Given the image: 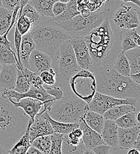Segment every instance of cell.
Masks as SVG:
<instances>
[{
    "instance_id": "cell-4",
    "label": "cell",
    "mask_w": 140,
    "mask_h": 154,
    "mask_svg": "<svg viewBox=\"0 0 140 154\" xmlns=\"http://www.w3.org/2000/svg\"><path fill=\"white\" fill-rule=\"evenodd\" d=\"M93 63L100 65L108 58L114 42V36L109 21L106 19L98 27L83 37Z\"/></svg>"
},
{
    "instance_id": "cell-53",
    "label": "cell",
    "mask_w": 140,
    "mask_h": 154,
    "mask_svg": "<svg viewBox=\"0 0 140 154\" xmlns=\"http://www.w3.org/2000/svg\"><path fill=\"white\" fill-rule=\"evenodd\" d=\"M8 154V153H7V151H6L4 149V148L2 147V146L0 143V154Z\"/></svg>"
},
{
    "instance_id": "cell-33",
    "label": "cell",
    "mask_w": 140,
    "mask_h": 154,
    "mask_svg": "<svg viewBox=\"0 0 140 154\" xmlns=\"http://www.w3.org/2000/svg\"><path fill=\"white\" fill-rule=\"evenodd\" d=\"M118 127L121 128H130L140 125L136 120L135 112H130L115 120Z\"/></svg>"
},
{
    "instance_id": "cell-7",
    "label": "cell",
    "mask_w": 140,
    "mask_h": 154,
    "mask_svg": "<svg viewBox=\"0 0 140 154\" xmlns=\"http://www.w3.org/2000/svg\"><path fill=\"white\" fill-rule=\"evenodd\" d=\"M55 54L57 55V62L52 68L56 76L61 79L69 81L82 69L77 63L73 49L69 40L60 45Z\"/></svg>"
},
{
    "instance_id": "cell-38",
    "label": "cell",
    "mask_w": 140,
    "mask_h": 154,
    "mask_svg": "<svg viewBox=\"0 0 140 154\" xmlns=\"http://www.w3.org/2000/svg\"><path fill=\"white\" fill-rule=\"evenodd\" d=\"M63 135L59 133H53L50 135L51 148L49 154H61V145Z\"/></svg>"
},
{
    "instance_id": "cell-2",
    "label": "cell",
    "mask_w": 140,
    "mask_h": 154,
    "mask_svg": "<svg viewBox=\"0 0 140 154\" xmlns=\"http://www.w3.org/2000/svg\"><path fill=\"white\" fill-rule=\"evenodd\" d=\"M94 74L96 92L118 98H139L140 83L133 81L129 76L120 75L113 66H102L96 69Z\"/></svg>"
},
{
    "instance_id": "cell-57",
    "label": "cell",
    "mask_w": 140,
    "mask_h": 154,
    "mask_svg": "<svg viewBox=\"0 0 140 154\" xmlns=\"http://www.w3.org/2000/svg\"><path fill=\"white\" fill-rule=\"evenodd\" d=\"M1 68H2V65L0 64V72H1Z\"/></svg>"
},
{
    "instance_id": "cell-12",
    "label": "cell",
    "mask_w": 140,
    "mask_h": 154,
    "mask_svg": "<svg viewBox=\"0 0 140 154\" xmlns=\"http://www.w3.org/2000/svg\"><path fill=\"white\" fill-rule=\"evenodd\" d=\"M0 96L5 98H15L16 102H18L20 99L25 97L35 98L43 103L55 100L53 97L47 93L44 88L42 90H39L32 85H31L29 90L24 93H19L14 90L2 89Z\"/></svg>"
},
{
    "instance_id": "cell-30",
    "label": "cell",
    "mask_w": 140,
    "mask_h": 154,
    "mask_svg": "<svg viewBox=\"0 0 140 154\" xmlns=\"http://www.w3.org/2000/svg\"><path fill=\"white\" fill-rule=\"evenodd\" d=\"M114 69L120 75L128 77L130 75V66L124 53L121 52L113 66Z\"/></svg>"
},
{
    "instance_id": "cell-18",
    "label": "cell",
    "mask_w": 140,
    "mask_h": 154,
    "mask_svg": "<svg viewBox=\"0 0 140 154\" xmlns=\"http://www.w3.org/2000/svg\"><path fill=\"white\" fill-rule=\"evenodd\" d=\"M8 99L15 107L21 108L30 118L32 119H34L35 116L41 111V109L43 107V102L31 97L23 98L18 102L13 101L12 98Z\"/></svg>"
},
{
    "instance_id": "cell-8",
    "label": "cell",
    "mask_w": 140,
    "mask_h": 154,
    "mask_svg": "<svg viewBox=\"0 0 140 154\" xmlns=\"http://www.w3.org/2000/svg\"><path fill=\"white\" fill-rule=\"evenodd\" d=\"M69 81L75 96L88 104L96 93V81L94 73L86 69H81Z\"/></svg>"
},
{
    "instance_id": "cell-24",
    "label": "cell",
    "mask_w": 140,
    "mask_h": 154,
    "mask_svg": "<svg viewBox=\"0 0 140 154\" xmlns=\"http://www.w3.org/2000/svg\"><path fill=\"white\" fill-rule=\"evenodd\" d=\"M83 119L90 128L101 134L105 120L103 116L95 112L87 110L83 116Z\"/></svg>"
},
{
    "instance_id": "cell-5",
    "label": "cell",
    "mask_w": 140,
    "mask_h": 154,
    "mask_svg": "<svg viewBox=\"0 0 140 154\" xmlns=\"http://www.w3.org/2000/svg\"><path fill=\"white\" fill-rule=\"evenodd\" d=\"M87 110L88 103L77 96H70L56 100L47 113L59 122L79 123Z\"/></svg>"
},
{
    "instance_id": "cell-25",
    "label": "cell",
    "mask_w": 140,
    "mask_h": 154,
    "mask_svg": "<svg viewBox=\"0 0 140 154\" xmlns=\"http://www.w3.org/2000/svg\"><path fill=\"white\" fill-rule=\"evenodd\" d=\"M58 0H31L29 4L37 11L42 17L53 18L54 15L52 11L54 3Z\"/></svg>"
},
{
    "instance_id": "cell-3",
    "label": "cell",
    "mask_w": 140,
    "mask_h": 154,
    "mask_svg": "<svg viewBox=\"0 0 140 154\" xmlns=\"http://www.w3.org/2000/svg\"><path fill=\"white\" fill-rule=\"evenodd\" d=\"M35 49L45 53L53 57L60 45L68 40L69 37L58 26L53 19H43L30 30Z\"/></svg>"
},
{
    "instance_id": "cell-32",
    "label": "cell",
    "mask_w": 140,
    "mask_h": 154,
    "mask_svg": "<svg viewBox=\"0 0 140 154\" xmlns=\"http://www.w3.org/2000/svg\"><path fill=\"white\" fill-rule=\"evenodd\" d=\"M21 15L25 16L31 21L32 27L38 24L42 19V16L29 3H28L24 6L21 13L18 16V17Z\"/></svg>"
},
{
    "instance_id": "cell-21",
    "label": "cell",
    "mask_w": 140,
    "mask_h": 154,
    "mask_svg": "<svg viewBox=\"0 0 140 154\" xmlns=\"http://www.w3.org/2000/svg\"><path fill=\"white\" fill-rule=\"evenodd\" d=\"M34 119H29V123L23 135L20 137L16 143L8 151L10 154H26L29 148L31 146L29 138V129Z\"/></svg>"
},
{
    "instance_id": "cell-39",
    "label": "cell",
    "mask_w": 140,
    "mask_h": 154,
    "mask_svg": "<svg viewBox=\"0 0 140 154\" xmlns=\"http://www.w3.org/2000/svg\"><path fill=\"white\" fill-rule=\"evenodd\" d=\"M15 24L21 36L29 32L32 27L31 21L23 15L18 17Z\"/></svg>"
},
{
    "instance_id": "cell-48",
    "label": "cell",
    "mask_w": 140,
    "mask_h": 154,
    "mask_svg": "<svg viewBox=\"0 0 140 154\" xmlns=\"http://www.w3.org/2000/svg\"><path fill=\"white\" fill-rule=\"evenodd\" d=\"M26 154H43L42 152L40 151L39 149L36 148L33 146H31L29 149H28Z\"/></svg>"
},
{
    "instance_id": "cell-31",
    "label": "cell",
    "mask_w": 140,
    "mask_h": 154,
    "mask_svg": "<svg viewBox=\"0 0 140 154\" xmlns=\"http://www.w3.org/2000/svg\"><path fill=\"white\" fill-rule=\"evenodd\" d=\"M61 154H93L92 150L86 149L82 139L78 146H72L66 143L63 139L61 145Z\"/></svg>"
},
{
    "instance_id": "cell-19",
    "label": "cell",
    "mask_w": 140,
    "mask_h": 154,
    "mask_svg": "<svg viewBox=\"0 0 140 154\" xmlns=\"http://www.w3.org/2000/svg\"><path fill=\"white\" fill-rule=\"evenodd\" d=\"M118 128L115 121L109 119L104 120L103 129L100 135L104 143L112 148H116L118 146Z\"/></svg>"
},
{
    "instance_id": "cell-28",
    "label": "cell",
    "mask_w": 140,
    "mask_h": 154,
    "mask_svg": "<svg viewBox=\"0 0 140 154\" xmlns=\"http://www.w3.org/2000/svg\"><path fill=\"white\" fill-rule=\"evenodd\" d=\"M13 11L3 7H0V35H8L10 30Z\"/></svg>"
},
{
    "instance_id": "cell-10",
    "label": "cell",
    "mask_w": 140,
    "mask_h": 154,
    "mask_svg": "<svg viewBox=\"0 0 140 154\" xmlns=\"http://www.w3.org/2000/svg\"><path fill=\"white\" fill-rule=\"evenodd\" d=\"M112 20L115 27L120 30L135 29L139 26L138 12L131 6H121L114 13Z\"/></svg>"
},
{
    "instance_id": "cell-1",
    "label": "cell",
    "mask_w": 140,
    "mask_h": 154,
    "mask_svg": "<svg viewBox=\"0 0 140 154\" xmlns=\"http://www.w3.org/2000/svg\"><path fill=\"white\" fill-rule=\"evenodd\" d=\"M29 119L21 108L0 96V143L7 153L24 134Z\"/></svg>"
},
{
    "instance_id": "cell-44",
    "label": "cell",
    "mask_w": 140,
    "mask_h": 154,
    "mask_svg": "<svg viewBox=\"0 0 140 154\" xmlns=\"http://www.w3.org/2000/svg\"><path fill=\"white\" fill-rule=\"evenodd\" d=\"M112 147L106 144H100L93 147L91 150L93 154H108L110 152Z\"/></svg>"
},
{
    "instance_id": "cell-56",
    "label": "cell",
    "mask_w": 140,
    "mask_h": 154,
    "mask_svg": "<svg viewBox=\"0 0 140 154\" xmlns=\"http://www.w3.org/2000/svg\"><path fill=\"white\" fill-rule=\"evenodd\" d=\"M2 7V0H0V7Z\"/></svg>"
},
{
    "instance_id": "cell-15",
    "label": "cell",
    "mask_w": 140,
    "mask_h": 154,
    "mask_svg": "<svg viewBox=\"0 0 140 154\" xmlns=\"http://www.w3.org/2000/svg\"><path fill=\"white\" fill-rule=\"evenodd\" d=\"M140 125L130 128H118V146L122 149H129L133 145L138 137L140 136Z\"/></svg>"
},
{
    "instance_id": "cell-45",
    "label": "cell",
    "mask_w": 140,
    "mask_h": 154,
    "mask_svg": "<svg viewBox=\"0 0 140 154\" xmlns=\"http://www.w3.org/2000/svg\"><path fill=\"white\" fill-rule=\"evenodd\" d=\"M66 5L67 3H63L59 1H57L54 3L52 7V11L54 15V17L60 15L64 11L66 7Z\"/></svg>"
},
{
    "instance_id": "cell-11",
    "label": "cell",
    "mask_w": 140,
    "mask_h": 154,
    "mask_svg": "<svg viewBox=\"0 0 140 154\" xmlns=\"http://www.w3.org/2000/svg\"><path fill=\"white\" fill-rule=\"evenodd\" d=\"M68 40L73 49L78 65L82 69H88L93 63L84 39L80 37H70Z\"/></svg>"
},
{
    "instance_id": "cell-26",
    "label": "cell",
    "mask_w": 140,
    "mask_h": 154,
    "mask_svg": "<svg viewBox=\"0 0 140 154\" xmlns=\"http://www.w3.org/2000/svg\"><path fill=\"white\" fill-rule=\"evenodd\" d=\"M128 59L130 66V74L140 73V46L123 52Z\"/></svg>"
},
{
    "instance_id": "cell-22",
    "label": "cell",
    "mask_w": 140,
    "mask_h": 154,
    "mask_svg": "<svg viewBox=\"0 0 140 154\" xmlns=\"http://www.w3.org/2000/svg\"><path fill=\"white\" fill-rule=\"evenodd\" d=\"M44 117L50 123L54 133H59L63 135L69 134L72 130L79 128V123H65L59 122L53 119L47 113V111L43 113Z\"/></svg>"
},
{
    "instance_id": "cell-14",
    "label": "cell",
    "mask_w": 140,
    "mask_h": 154,
    "mask_svg": "<svg viewBox=\"0 0 140 154\" xmlns=\"http://www.w3.org/2000/svg\"><path fill=\"white\" fill-rule=\"evenodd\" d=\"M54 133L50 123L44 117L43 113H38L34 117V120L29 129V138L31 143L33 140L41 136L50 135Z\"/></svg>"
},
{
    "instance_id": "cell-54",
    "label": "cell",
    "mask_w": 140,
    "mask_h": 154,
    "mask_svg": "<svg viewBox=\"0 0 140 154\" xmlns=\"http://www.w3.org/2000/svg\"><path fill=\"white\" fill-rule=\"evenodd\" d=\"M140 112H138V114H137V117H136V120H137V122H138V123H140Z\"/></svg>"
},
{
    "instance_id": "cell-35",
    "label": "cell",
    "mask_w": 140,
    "mask_h": 154,
    "mask_svg": "<svg viewBox=\"0 0 140 154\" xmlns=\"http://www.w3.org/2000/svg\"><path fill=\"white\" fill-rule=\"evenodd\" d=\"M123 4L124 3L121 0H107L101 12L104 13L106 19H112L114 13L123 5Z\"/></svg>"
},
{
    "instance_id": "cell-13",
    "label": "cell",
    "mask_w": 140,
    "mask_h": 154,
    "mask_svg": "<svg viewBox=\"0 0 140 154\" xmlns=\"http://www.w3.org/2000/svg\"><path fill=\"white\" fill-rule=\"evenodd\" d=\"M51 66V57L37 49H34L32 52L29 58L27 67L29 70L40 75L42 72L49 70Z\"/></svg>"
},
{
    "instance_id": "cell-42",
    "label": "cell",
    "mask_w": 140,
    "mask_h": 154,
    "mask_svg": "<svg viewBox=\"0 0 140 154\" xmlns=\"http://www.w3.org/2000/svg\"><path fill=\"white\" fill-rule=\"evenodd\" d=\"M120 40L122 41V52H125L129 49L135 48L138 47V46L137 44L134 42V40L132 38L125 36H120Z\"/></svg>"
},
{
    "instance_id": "cell-29",
    "label": "cell",
    "mask_w": 140,
    "mask_h": 154,
    "mask_svg": "<svg viewBox=\"0 0 140 154\" xmlns=\"http://www.w3.org/2000/svg\"><path fill=\"white\" fill-rule=\"evenodd\" d=\"M0 64H16L19 66V62L16 53L13 49H9L5 46L0 45Z\"/></svg>"
},
{
    "instance_id": "cell-43",
    "label": "cell",
    "mask_w": 140,
    "mask_h": 154,
    "mask_svg": "<svg viewBox=\"0 0 140 154\" xmlns=\"http://www.w3.org/2000/svg\"><path fill=\"white\" fill-rule=\"evenodd\" d=\"M120 36H125L129 37L134 40V42L137 44L138 46H140V36L137 33L135 29H131L127 30H121Z\"/></svg>"
},
{
    "instance_id": "cell-27",
    "label": "cell",
    "mask_w": 140,
    "mask_h": 154,
    "mask_svg": "<svg viewBox=\"0 0 140 154\" xmlns=\"http://www.w3.org/2000/svg\"><path fill=\"white\" fill-rule=\"evenodd\" d=\"M80 14V12L77 8V0H70L67 3L64 11L60 15L55 16L52 19L54 22H63Z\"/></svg>"
},
{
    "instance_id": "cell-41",
    "label": "cell",
    "mask_w": 140,
    "mask_h": 154,
    "mask_svg": "<svg viewBox=\"0 0 140 154\" xmlns=\"http://www.w3.org/2000/svg\"><path fill=\"white\" fill-rule=\"evenodd\" d=\"M43 87L46 90L47 93L53 97L56 100H59L63 97V92L59 87H52L50 85L44 84Z\"/></svg>"
},
{
    "instance_id": "cell-51",
    "label": "cell",
    "mask_w": 140,
    "mask_h": 154,
    "mask_svg": "<svg viewBox=\"0 0 140 154\" xmlns=\"http://www.w3.org/2000/svg\"><path fill=\"white\" fill-rule=\"evenodd\" d=\"M123 3L125 2H130L132 3L135 4V5H137L138 7H140V0H121Z\"/></svg>"
},
{
    "instance_id": "cell-58",
    "label": "cell",
    "mask_w": 140,
    "mask_h": 154,
    "mask_svg": "<svg viewBox=\"0 0 140 154\" xmlns=\"http://www.w3.org/2000/svg\"><path fill=\"white\" fill-rule=\"evenodd\" d=\"M0 96H1V90H0Z\"/></svg>"
},
{
    "instance_id": "cell-34",
    "label": "cell",
    "mask_w": 140,
    "mask_h": 154,
    "mask_svg": "<svg viewBox=\"0 0 140 154\" xmlns=\"http://www.w3.org/2000/svg\"><path fill=\"white\" fill-rule=\"evenodd\" d=\"M31 145L35 147L43 154H49L51 148L50 135H45L35 138L31 143Z\"/></svg>"
},
{
    "instance_id": "cell-52",
    "label": "cell",
    "mask_w": 140,
    "mask_h": 154,
    "mask_svg": "<svg viewBox=\"0 0 140 154\" xmlns=\"http://www.w3.org/2000/svg\"><path fill=\"white\" fill-rule=\"evenodd\" d=\"M128 154H140V151L136 148H130L128 152Z\"/></svg>"
},
{
    "instance_id": "cell-50",
    "label": "cell",
    "mask_w": 140,
    "mask_h": 154,
    "mask_svg": "<svg viewBox=\"0 0 140 154\" xmlns=\"http://www.w3.org/2000/svg\"><path fill=\"white\" fill-rule=\"evenodd\" d=\"M31 0H20V10H19V14H18V16L20 14L21 12V10L23 9V8L24 7V5H26Z\"/></svg>"
},
{
    "instance_id": "cell-16",
    "label": "cell",
    "mask_w": 140,
    "mask_h": 154,
    "mask_svg": "<svg viewBox=\"0 0 140 154\" xmlns=\"http://www.w3.org/2000/svg\"><path fill=\"white\" fill-rule=\"evenodd\" d=\"M79 127L82 131V139L86 149L91 150L96 145L106 144L100 134L90 128L85 123L83 117L80 119L79 122Z\"/></svg>"
},
{
    "instance_id": "cell-47",
    "label": "cell",
    "mask_w": 140,
    "mask_h": 154,
    "mask_svg": "<svg viewBox=\"0 0 140 154\" xmlns=\"http://www.w3.org/2000/svg\"><path fill=\"white\" fill-rule=\"evenodd\" d=\"M0 45H3L9 49H13L11 48L12 43L7 38V35L4 34V35H0Z\"/></svg>"
},
{
    "instance_id": "cell-20",
    "label": "cell",
    "mask_w": 140,
    "mask_h": 154,
    "mask_svg": "<svg viewBox=\"0 0 140 154\" xmlns=\"http://www.w3.org/2000/svg\"><path fill=\"white\" fill-rule=\"evenodd\" d=\"M34 49H35V45L30 32L21 36L20 47V58L21 62L24 67H28L29 56Z\"/></svg>"
},
{
    "instance_id": "cell-23",
    "label": "cell",
    "mask_w": 140,
    "mask_h": 154,
    "mask_svg": "<svg viewBox=\"0 0 140 154\" xmlns=\"http://www.w3.org/2000/svg\"><path fill=\"white\" fill-rule=\"evenodd\" d=\"M136 107L131 104H120L115 106L104 113L103 115L104 119L115 121L122 116L130 112H135Z\"/></svg>"
},
{
    "instance_id": "cell-9",
    "label": "cell",
    "mask_w": 140,
    "mask_h": 154,
    "mask_svg": "<svg viewBox=\"0 0 140 154\" xmlns=\"http://www.w3.org/2000/svg\"><path fill=\"white\" fill-rule=\"evenodd\" d=\"M137 105V99L133 98H118L96 92L91 101L88 104V110L103 115L109 109L120 104Z\"/></svg>"
},
{
    "instance_id": "cell-40",
    "label": "cell",
    "mask_w": 140,
    "mask_h": 154,
    "mask_svg": "<svg viewBox=\"0 0 140 154\" xmlns=\"http://www.w3.org/2000/svg\"><path fill=\"white\" fill-rule=\"evenodd\" d=\"M40 77L45 84L53 85L56 82V74L52 67L49 70L42 72L40 74Z\"/></svg>"
},
{
    "instance_id": "cell-17",
    "label": "cell",
    "mask_w": 140,
    "mask_h": 154,
    "mask_svg": "<svg viewBox=\"0 0 140 154\" xmlns=\"http://www.w3.org/2000/svg\"><path fill=\"white\" fill-rule=\"evenodd\" d=\"M17 75V66L16 64L2 65L0 72V87L2 89L14 90Z\"/></svg>"
},
{
    "instance_id": "cell-37",
    "label": "cell",
    "mask_w": 140,
    "mask_h": 154,
    "mask_svg": "<svg viewBox=\"0 0 140 154\" xmlns=\"http://www.w3.org/2000/svg\"><path fill=\"white\" fill-rule=\"evenodd\" d=\"M17 73V79L14 90L16 91L19 93H24L29 90L31 84H29L26 77L24 76L22 71L18 68Z\"/></svg>"
},
{
    "instance_id": "cell-6",
    "label": "cell",
    "mask_w": 140,
    "mask_h": 154,
    "mask_svg": "<svg viewBox=\"0 0 140 154\" xmlns=\"http://www.w3.org/2000/svg\"><path fill=\"white\" fill-rule=\"evenodd\" d=\"M105 19L103 13L94 11L86 17L80 14L66 21L55 23L66 32L69 38H83L92 30L98 27Z\"/></svg>"
},
{
    "instance_id": "cell-46",
    "label": "cell",
    "mask_w": 140,
    "mask_h": 154,
    "mask_svg": "<svg viewBox=\"0 0 140 154\" xmlns=\"http://www.w3.org/2000/svg\"><path fill=\"white\" fill-rule=\"evenodd\" d=\"M2 5L13 11L16 8L20 7V0H2Z\"/></svg>"
},
{
    "instance_id": "cell-55",
    "label": "cell",
    "mask_w": 140,
    "mask_h": 154,
    "mask_svg": "<svg viewBox=\"0 0 140 154\" xmlns=\"http://www.w3.org/2000/svg\"><path fill=\"white\" fill-rule=\"evenodd\" d=\"M58 1L63 3H67L70 0H58Z\"/></svg>"
},
{
    "instance_id": "cell-49",
    "label": "cell",
    "mask_w": 140,
    "mask_h": 154,
    "mask_svg": "<svg viewBox=\"0 0 140 154\" xmlns=\"http://www.w3.org/2000/svg\"><path fill=\"white\" fill-rule=\"evenodd\" d=\"M129 77H131V78L135 82L137 83H140V73L130 74Z\"/></svg>"
},
{
    "instance_id": "cell-36",
    "label": "cell",
    "mask_w": 140,
    "mask_h": 154,
    "mask_svg": "<svg viewBox=\"0 0 140 154\" xmlns=\"http://www.w3.org/2000/svg\"><path fill=\"white\" fill-rule=\"evenodd\" d=\"M82 131L79 127L72 130L69 134L63 135V140L70 145L78 146L82 140Z\"/></svg>"
}]
</instances>
